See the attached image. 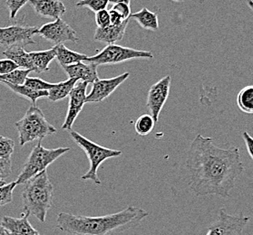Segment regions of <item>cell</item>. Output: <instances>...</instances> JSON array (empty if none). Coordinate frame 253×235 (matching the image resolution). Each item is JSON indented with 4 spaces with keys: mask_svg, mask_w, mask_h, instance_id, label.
I'll return each instance as SVG.
<instances>
[{
    "mask_svg": "<svg viewBox=\"0 0 253 235\" xmlns=\"http://www.w3.org/2000/svg\"><path fill=\"white\" fill-rule=\"evenodd\" d=\"M185 167L189 186L196 197H230L244 171L239 148L217 147L211 137L198 134L188 151Z\"/></svg>",
    "mask_w": 253,
    "mask_h": 235,
    "instance_id": "6da1fadb",
    "label": "cell"
},
{
    "mask_svg": "<svg viewBox=\"0 0 253 235\" xmlns=\"http://www.w3.org/2000/svg\"><path fill=\"white\" fill-rule=\"evenodd\" d=\"M142 208L128 206L121 212L104 216H83L72 213H58L57 228L71 235H114L134 228L148 217Z\"/></svg>",
    "mask_w": 253,
    "mask_h": 235,
    "instance_id": "7a4b0ae2",
    "label": "cell"
},
{
    "mask_svg": "<svg viewBox=\"0 0 253 235\" xmlns=\"http://www.w3.org/2000/svg\"><path fill=\"white\" fill-rule=\"evenodd\" d=\"M53 192L54 186L46 170L28 180L22 192L24 213L44 223L46 214L53 204Z\"/></svg>",
    "mask_w": 253,
    "mask_h": 235,
    "instance_id": "3957f363",
    "label": "cell"
},
{
    "mask_svg": "<svg viewBox=\"0 0 253 235\" xmlns=\"http://www.w3.org/2000/svg\"><path fill=\"white\" fill-rule=\"evenodd\" d=\"M15 126L21 147L34 140H43L44 137L56 133V129L50 124L37 105L30 106L22 119L15 123Z\"/></svg>",
    "mask_w": 253,
    "mask_h": 235,
    "instance_id": "277c9868",
    "label": "cell"
},
{
    "mask_svg": "<svg viewBox=\"0 0 253 235\" xmlns=\"http://www.w3.org/2000/svg\"><path fill=\"white\" fill-rule=\"evenodd\" d=\"M70 150L69 148H45L42 146L41 140H39L37 146L28 155V159L23 167L22 171L17 176V185L26 184L34 176L39 175L59 159L63 155Z\"/></svg>",
    "mask_w": 253,
    "mask_h": 235,
    "instance_id": "5b68a950",
    "label": "cell"
},
{
    "mask_svg": "<svg viewBox=\"0 0 253 235\" xmlns=\"http://www.w3.org/2000/svg\"><path fill=\"white\" fill-rule=\"evenodd\" d=\"M73 140L82 148L84 152L86 154L90 163V168L86 174L83 175V180H91L95 185H101V180L97 175V170L102 163L106 159L118 158L122 155L120 150L111 149V148L102 147L96 143L91 141L88 138L84 137L77 132H70Z\"/></svg>",
    "mask_w": 253,
    "mask_h": 235,
    "instance_id": "8992f818",
    "label": "cell"
},
{
    "mask_svg": "<svg viewBox=\"0 0 253 235\" xmlns=\"http://www.w3.org/2000/svg\"><path fill=\"white\" fill-rule=\"evenodd\" d=\"M154 55L148 51L124 47L118 44H109L97 55L88 57L85 62L96 66L117 65L133 59H153Z\"/></svg>",
    "mask_w": 253,
    "mask_h": 235,
    "instance_id": "52a82bcc",
    "label": "cell"
},
{
    "mask_svg": "<svg viewBox=\"0 0 253 235\" xmlns=\"http://www.w3.org/2000/svg\"><path fill=\"white\" fill-rule=\"evenodd\" d=\"M250 219L242 213L239 215L230 214L222 208L218 213L217 220L208 227L206 235H242Z\"/></svg>",
    "mask_w": 253,
    "mask_h": 235,
    "instance_id": "ba28073f",
    "label": "cell"
},
{
    "mask_svg": "<svg viewBox=\"0 0 253 235\" xmlns=\"http://www.w3.org/2000/svg\"><path fill=\"white\" fill-rule=\"evenodd\" d=\"M39 33L37 27H23L13 25L6 28H0V45L10 48L15 46L24 47L26 45L35 44V35Z\"/></svg>",
    "mask_w": 253,
    "mask_h": 235,
    "instance_id": "9c48e42d",
    "label": "cell"
},
{
    "mask_svg": "<svg viewBox=\"0 0 253 235\" xmlns=\"http://www.w3.org/2000/svg\"><path fill=\"white\" fill-rule=\"evenodd\" d=\"M38 34L55 45L65 42L77 43L79 41L76 31L61 18L43 25L39 28Z\"/></svg>",
    "mask_w": 253,
    "mask_h": 235,
    "instance_id": "30bf717a",
    "label": "cell"
},
{
    "mask_svg": "<svg viewBox=\"0 0 253 235\" xmlns=\"http://www.w3.org/2000/svg\"><path fill=\"white\" fill-rule=\"evenodd\" d=\"M171 76L167 75L162 78L158 82H155L149 90L146 106L150 115L154 118L155 122L159 120L162 109L169 97L171 90Z\"/></svg>",
    "mask_w": 253,
    "mask_h": 235,
    "instance_id": "8fae6325",
    "label": "cell"
},
{
    "mask_svg": "<svg viewBox=\"0 0 253 235\" xmlns=\"http://www.w3.org/2000/svg\"><path fill=\"white\" fill-rule=\"evenodd\" d=\"M88 82H77L69 94V103L66 113V120L62 125V129L65 131H71L75 121L78 115L82 111L84 105L85 104L86 90Z\"/></svg>",
    "mask_w": 253,
    "mask_h": 235,
    "instance_id": "7c38bea8",
    "label": "cell"
},
{
    "mask_svg": "<svg viewBox=\"0 0 253 235\" xmlns=\"http://www.w3.org/2000/svg\"><path fill=\"white\" fill-rule=\"evenodd\" d=\"M129 76V72H124L121 75L110 79H98L93 83L91 92L86 95L85 103H96L103 101L105 99L108 98L112 93H115L116 89L126 82Z\"/></svg>",
    "mask_w": 253,
    "mask_h": 235,
    "instance_id": "4fadbf2b",
    "label": "cell"
},
{
    "mask_svg": "<svg viewBox=\"0 0 253 235\" xmlns=\"http://www.w3.org/2000/svg\"><path fill=\"white\" fill-rule=\"evenodd\" d=\"M97 66L94 64L89 63L84 64L83 62H78L71 66H63V70L70 79H77V81L94 83L98 80Z\"/></svg>",
    "mask_w": 253,
    "mask_h": 235,
    "instance_id": "5bb4252c",
    "label": "cell"
},
{
    "mask_svg": "<svg viewBox=\"0 0 253 235\" xmlns=\"http://www.w3.org/2000/svg\"><path fill=\"white\" fill-rule=\"evenodd\" d=\"M28 3L39 16L55 20L61 18L66 12V6L61 0H29Z\"/></svg>",
    "mask_w": 253,
    "mask_h": 235,
    "instance_id": "9a60e30c",
    "label": "cell"
},
{
    "mask_svg": "<svg viewBox=\"0 0 253 235\" xmlns=\"http://www.w3.org/2000/svg\"><path fill=\"white\" fill-rule=\"evenodd\" d=\"M28 217L29 214L23 212L19 218L4 216L1 224L10 235H41L29 223Z\"/></svg>",
    "mask_w": 253,
    "mask_h": 235,
    "instance_id": "2e32d148",
    "label": "cell"
},
{
    "mask_svg": "<svg viewBox=\"0 0 253 235\" xmlns=\"http://www.w3.org/2000/svg\"><path fill=\"white\" fill-rule=\"evenodd\" d=\"M129 20L130 18L118 26L110 25L106 28H96L94 35V40L108 44H115L117 42L121 41L126 31Z\"/></svg>",
    "mask_w": 253,
    "mask_h": 235,
    "instance_id": "e0dca14e",
    "label": "cell"
},
{
    "mask_svg": "<svg viewBox=\"0 0 253 235\" xmlns=\"http://www.w3.org/2000/svg\"><path fill=\"white\" fill-rule=\"evenodd\" d=\"M29 54L33 63V71L41 73L49 71V65L55 58V47L44 51L30 52Z\"/></svg>",
    "mask_w": 253,
    "mask_h": 235,
    "instance_id": "ac0fdd59",
    "label": "cell"
},
{
    "mask_svg": "<svg viewBox=\"0 0 253 235\" xmlns=\"http://www.w3.org/2000/svg\"><path fill=\"white\" fill-rule=\"evenodd\" d=\"M54 47L55 50V58L61 67L71 66L74 64H77L78 62L86 61L89 57L87 55L79 54L68 49L64 44H56Z\"/></svg>",
    "mask_w": 253,
    "mask_h": 235,
    "instance_id": "d6986e66",
    "label": "cell"
},
{
    "mask_svg": "<svg viewBox=\"0 0 253 235\" xmlns=\"http://www.w3.org/2000/svg\"><path fill=\"white\" fill-rule=\"evenodd\" d=\"M3 55L7 59H10L16 63L19 68L28 69L33 71V63L30 57V54L24 49V47L15 46L7 48L3 52Z\"/></svg>",
    "mask_w": 253,
    "mask_h": 235,
    "instance_id": "ffe728a7",
    "label": "cell"
},
{
    "mask_svg": "<svg viewBox=\"0 0 253 235\" xmlns=\"http://www.w3.org/2000/svg\"><path fill=\"white\" fill-rule=\"evenodd\" d=\"M130 18L134 19L143 29L150 31H157L159 29L158 15L154 12L150 11L146 7H143L136 13L131 14Z\"/></svg>",
    "mask_w": 253,
    "mask_h": 235,
    "instance_id": "44dd1931",
    "label": "cell"
},
{
    "mask_svg": "<svg viewBox=\"0 0 253 235\" xmlns=\"http://www.w3.org/2000/svg\"><path fill=\"white\" fill-rule=\"evenodd\" d=\"M6 87L9 88L13 93H17V95L21 96L23 98L28 99L31 101L32 105H37V101L39 99L47 98L48 92L47 91H34L30 88L27 87L25 84L23 85H15L8 82H0Z\"/></svg>",
    "mask_w": 253,
    "mask_h": 235,
    "instance_id": "7402d4cb",
    "label": "cell"
},
{
    "mask_svg": "<svg viewBox=\"0 0 253 235\" xmlns=\"http://www.w3.org/2000/svg\"><path fill=\"white\" fill-rule=\"evenodd\" d=\"M78 82L77 79H68L65 82H58L53 85L48 91L47 99L51 101H59L69 96L73 88Z\"/></svg>",
    "mask_w": 253,
    "mask_h": 235,
    "instance_id": "603a6c76",
    "label": "cell"
},
{
    "mask_svg": "<svg viewBox=\"0 0 253 235\" xmlns=\"http://www.w3.org/2000/svg\"><path fill=\"white\" fill-rule=\"evenodd\" d=\"M237 106L242 112L253 114V85L242 88L237 95Z\"/></svg>",
    "mask_w": 253,
    "mask_h": 235,
    "instance_id": "cb8c5ba5",
    "label": "cell"
},
{
    "mask_svg": "<svg viewBox=\"0 0 253 235\" xmlns=\"http://www.w3.org/2000/svg\"><path fill=\"white\" fill-rule=\"evenodd\" d=\"M155 123L156 122L151 115H142L135 121V124H134L135 132L139 136H147L154 131Z\"/></svg>",
    "mask_w": 253,
    "mask_h": 235,
    "instance_id": "d4e9b609",
    "label": "cell"
},
{
    "mask_svg": "<svg viewBox=\"0 0 253 235\" xmlns=\"http://www.w3.org/2000/svg\"><path fill=\"white\" fill-rule=\"evenodd\" d=\"M31 71H32L28 69H17L9 73L0 75V82H8L15 85H23Z\"/></svg>",
    "mask_w": 253,
    "mask_h": 235,
    "instance_id": "484cf974",
    "label": "cell"
},
{
    "mask_svg": "<svg viewBox=\"0 0 253 235\" xmlns=\"http://www.w3.org/2000/svg\"><path fill=\"white\" fill-rule=\"evenodd\" d=\"M109 5V0H80L77 3L78 7H87L93 12H98L106 9Z\"/></svg>",
    "mask_w": 253,
    "mask_h": 235,
    "instance_id": "4316f807",
    "label": "cell"
},
{
    "mask_svg": "<svg viewBox=\"0 0 253 235\" xmlns=\"http://www.w3.org/2000/svg\"><path fill=\"white\" fill-rule=\"evenodd\" d=\"M17 186L15 181L5 186H0V207L5 206L13 201V192Z\"/></svg>",
    "mask_w": 253,
    "mask_h": 235,
    "instance_id": "83f0119b",
    "label": "cell"
},
{
    "mask_svg": "<svg viewBox=\"0 0 253 235\" xmlns=\"http://www.w3.org/2000/svg\"><path fill=\"white\" fill-rule=\"evenodd\" d=\"M15 141L0 135V159H10L14 153Z\"/></svg>",
    "mask_w": 253,
    "mask_h": 235,
    "instance_id": "f1b7e54d",
    "label": "cell"
},
{
    "mask_svg": "<svg viewBox=\"0 0 253 235\" xmlns=\"http://www.w3.org/2000/svg\"><path fill=\"white\" fill-rule=\"evenodd\" d=\"M27 87L32 89L34 91H49L51 88L53 87L54 83L45 82L42 79L39 78H33L28 76L24 83Z\"/></svg>",
    "mask_w": 253,
    "mask_h": 235,
    "instance_id": "f546056e",
    "label": "cell"
},
{
    "mask_svg": "<svg viewBox=\"0 0 253 235\" xmlns=\"http://www.w3.org/2000/svg\"><path fill=\"white\" fill-rule=\"evenodd\" d=\"M29 0H6V6L9 11V18L14 19L17 17L18 12L22 9V7L27 5Z\"/></svg>",
    "mask_w": 253,
    "mask_h": 235,
    "instance_id": "4dcf8cb0",
    "label": "cell"
},
{
    "mask_svg": "<svg viewBox=\"0 0 253 235\" xmlns=\"http://www.w3.org/2000/svg\"><path fill=\"white\" fill-rule=\"evenodd\" d=\"M95 22L97 28H106L110 26V16L107 9H104L95 13Z\"/></svg>",
    "mask_w": 253,
    "mask_h": 235,
    "instance_id": "1f68e13d",
    "label": "cell"
},
{
    "mask_svg": "<svg viewBox=\"0 0 253 235\" xmlns=\"http://www.w3.org/2000/svg\"><path fill=\"white\" fill-rule=\"evenodd\" d=\"M12 172V162L10 159H0V181H5Z\"/></svg>",
    "mask_w": 253,
    "mask_h": 235,
    "instance_id": "d6a6232c",
    "label": "cell"
},
{
    "mask_svg": "<svg viewBox=\"0 0 253 235\" xmlns=\"http://www.w3.org/2000/svg\"><path fill=\"white\" fill-rule=\"evenodd\" d=\"M18 68L19 67L16 65V63L10 59H0V75L9 73Z\"/></svg>",
    "mask_w": 253,
    "mask_h": 235,
    "instance_id": "836d02e7",
    "label": "cell"
},
{
    "mask_svg": "<svg viewBox=\"0 0 253 235\" xmlns=\"http://www.w3.org/2000/svg\"><path fill=\"white\" fill-rule=\"evenodd\" d=\"M112 9L116 10L117 13H119L121 15L122 17L124 20H127L130 18V15H131V7H130V4H126V3H118L114 5Z\"/></svg>",
    "mask_w": 253,
    "mask_h": 235,
    "instance_id": "e575fe53",
    "label": "cell"
},
{
    "mask_svg": "<svg viewBox=\"0 0 253 235\" xmlns=\"http://www.w3.org/2000/svg\"><path fill=\"white\" fill-rule=\"evenodd\" d=\"M242 138H243V141L245 143L248 153L253 160V138L251 137V135L247 132H244L242 133Z\"/></svg>",
    "mask_w": 253,
    "mask_h": 235,
    "instance_id": "d590c367",
    "label": "cell"
},
{
    "mask_svg": "<svg viewBox=\"0 0 253 235\" xmlns=\"http://www.w3.org/2000/svg\"><path fill=\"white\" fill-rule=\"evenodd\" d=\"M108 11H109V16H110L111 25L118 26V25H120L124 21H126V20L123 19L121 15L119 13H117L116 10L111 8L110 10H108Z\"/></svg>",
    "mask_w": 253,
    "mask_h": 235,
    "instance_id": "8d00e7d4",
    "label": "cell"
},
{
    "mask_svg": "<svg viewBox=\"0 0 253 235\" xmlns=\"http://www.w3.org/2000/svg\"><path fill=\"white\" fill-rule=\"evenodd\" d=\"M130 2H131V0H109V4H113V6L116 5V4H118V3L130 4Z\"/></svg>",
    "mask_w": 253,
    "mask_h": 235,
    "instance_id": "74e56055",
    "label": "cell"
},
{
    "mask_svg": "<svg viewBox=\"0 0 253 235\" xmlns=\"http://www.w3.org/2000/svg\"><path fill=\"white\" fill-rule=\"evenodd\" d=\"M0 235H10L9 233L6 231V228L2 225L1 222H0Z\"/></svg>",
    "mask_w": 253,
    "mask_h": 235,
    "instance_id": "f35d334b",
    "label": "cell"
},
{
    "mask_svg": "<svg viewBox=\"0 0 253 235\" xmlns=\"http://www.w3.org/2000/svg\"><path fill=\"white\" fill-rule=\"evenodd\" d=\"M247 5L251 8V10L253 12V0H247Z\"/></svg>",
    "mask_w": 253,
    "mask_h": 235,
    "instance_id": "ab89813d",
    "label": "cell"
},
{
    "mask_svg": "<svg viewBox=\"0 0 253 235\" xmlns=\"http://www.w3.org/2000/svg\"><path fill=\"white\" fill-rule=\"evenodd\" d=\"M6 185V182L5 181H0V186H3Z\"/></svg>",
    "mask_w": 253,
    "mask_h": 235,
    "instance_id": "60d3db41",
    "label": "cell"
},
{
    "mask_svg": "<svg viewBox=\"0 0 253 235\" xmlns=\"http://www.w3.org/2000/svg\"><path fill=\"white\" fill-rule=\"evenodd\" d=\"M171 1H173V2H176V3H182V2H183L184 0H171Z\"/></svg>",
    "mask_w": 253,
    "mask_h": 235,
    "instance_id": "b9f144b4",
    "label": "cell"
},
{
    "mask_svg": "<svg viewBox=\"0 0 253 235\" xmlns=\"http://www.w3.org/2000/svg\"></svg>",
    "mask_w": 253,
    "mask_h": 235,
    "instance_id": "7bdbcfd3",
    "label": "cell"
}]
</instances>
